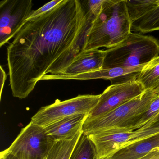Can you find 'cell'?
<instances>
[{"mask_svg": "<svg viewBox=\"0 0 159 159\" xmlns=\"http://www.w3.org/2000/svg\"><path fill=\"white\" fill-rule=\"evenodd\" d=\"M93 20L86 1L61 0L26 21L7 48L13 96L26 98L43 76L64 74L83 51Z\"/></svg>", "mask_w": 159, "mask_h": 159, "instance_id": "6da1fadb", "label": "cell"}, {"mask_svg": "<svg viewBox=\"0 0 159 159\" xmlns=\"http://www.w3.org/2000/svg\"><path fill=\"white\" fill-rule=\"evenodd\" d=\"M131 30L125 0H104L101 12L86 34L83 51L115 47L127 38Z\"/></svg>", "mask_w": 159, "mask_h": 159, "instance_id": "7a4b0ae2", "label": "cell"}, {"mask_svg": "<svg viewBox=\"0 0 159 159\" xmlns=\"http://www.w3.org/2000/svg\"><path fill=\"white\" fill-rule=\"evenodd\" d=\"M103 69L144 66L159 56V41L132 32L120 44L107 49Z\"/></svg>", "mask_w": 159, "mask_h": 159, "instance_id": "3957f363", "label": "cell"}, {"mask_svg": "<svg viewBox=\"0 0 159 159\" xmlns=\"http://www.w3.org/2000/svg\"><path fill=\"white\" fill-rule=\"evenodd\" d=\"M159 95L157 90H146L142 94L105 115L86 119L83 125V133L88 135L114 128L124 129L129 121L146 111Z\"/></svg>", "mask_w": 159, "mask_h": 159, "instance_id": "277c9868", "label": "cell"}, {"mask_svg": "<svg viewBox=\"0 0 159 159\" xmlns=\"http://www.w3.org/2000/svg\"><path fill=\"white\" fill-rule=\"evenodd\" d=\"M99 95H80L64 101L56 100L52 105L42 107L31 121L44 127L66 117L77 114H89L99 101Z\"/></svg>", "mask_w": 159, "mask_h": 159, "instance_id": "5b68a950", "label": "cell"}, {"mask_svg": "<svg viewBox=\"0 0 159 159\" xmlns=\"http://www.w3.org/2000/svg\"><path fill=\"white\" fill-rule=\"evenodd\" d=\"M54 141L43 127L30 121L5 150L18 159H45Z\"/></svg>", "mask_w": 159, "mask_h": 159, "instance_id": "8992f818", "label": "cell"}, {"mask_svg": "<svg viewBox=\"0 0 159 159\" xmlns=\"http://www.w3.org/2000/svg\"><path fill=\"white\" fill-rule=\"evenodd\" d=\"M159 133V129L153 128H114L86 135L94 146L97 159H104L128 144Z\"/></svg>", "mask_w": 159, "mask_h": 159, "instance_id": "52a82bcc", "label": "cell"}, {"mask_svg": "<svg viewBox=\"0 0 159 159\" xmlns=\"http://www.w3.org/2000/svg\"><path fill=\"white\" fill-rule=\"evenodd\" d=\"M31 0H3L0 2V47L14 38L32 12Z\"/></svg>", "mask_w": 159, "mask_h": 159, "instance_id": "ba28073f", "label": "cell"}, {"mask_svg": "<svg viewBox=\"0 0 159 159\" xmlns=\"http://www.w3.org/2000/svg\"><path fill=\"white\" fill-rule=\"evenodd\" d=\"M146 91L137 80L111 84L100 94L98 103L89 113L87 120L105 115L140 95Z\"/></svg>", "mask_w": 159, "mask_h": 159, "instance_id": "9c48e42d", "label": "cell"}, {"mask_svg": "<svg viewBox=\"0 0 159 159\" xmlns=\"http://www.w3.org/2000/svg\"><path fill=\"white\" fill-rule=\"evenodd\" d=\"M106 50L83 51L74 58L66 72L60 75L71 76L97 71L103 69Z\"/></svg>", "mask_w": 159, "mask_h": 159, "instance_id": "30bf717a", "label": "cell"}, {"mask_svg": "<svg viewBox=\"0 0 159 159\" xmlns=\"http://www.w3.org/2000/svg\"><path fill=\"white\" fill-rule=\"evenodd\" d=\"M146 65L132 67H115L102 69L100 70L89 73H84L75 76H68L63 75H52L48 74L43 76L41 80H87L104 79L112 82L121 77L130 74H139Z\"/></svg>", "mask_w": 159, "mask_h": 159, "instance_id": "8fae6325", "label": "cell"}, {"mask_svg": "<svg viewBox=\"0 0 159 159\" xmlns=\"http://www.w3.org/2000/svg\"><path fill=\"white\" fill-rule=\"evenodd\" d=\"M88 115V114L71 115L43 128L46 134L55 141L70 139L82 131L83 125Z\"/></svg>", "mask_w": 159, "mask_h": 159, "instance_id": "7c38bea8", "label": "cell"}, {"mask_svg": "<svg viewBox=\"0 0 159 159\" xmlns=\"http://www.w3.org/2000/svg\"><path fill=\"white\" fill-rule=\"evenodd\" d=\"M157 148L159 133L128 144L104 159H140Z\"/></svg>", "mask_w": 159, "mask_h": 159, "instance_id": "4fadbf2b", "label": "cell"}, {"mask_svg": "<svg viewBox=\"0 0 159 159\" xmlns=\"http://www.w3.org/2000/svg\"><path fill=\"white\" fill-rule=\"evenodd\" d=\"M82 133L83 130L70 139L54 140L45 159H70Z\"/></svg>", "mask_w": 159, "mask_h": 159, "instance_id": "5bb4252c", "label": "cell"}, {"mask_svg": "<svg viewBox=\"0 0 159 159\" xmlns=\"http://www.w3.org/2000/svg\"><path fill=\"white\" fill-rule=\"evenodd\" d=\"M145 90H155L159 86V56L149 62L137 77Z\"/></svg>", "mask_w": 159, "mask_h": 159, "instance_id": "9a60e30c", "label": "cell"}, {"mask_svg": "<svg viewBox=\"0 0 159 159\" xmlns=\"http://www.w3.org/2000/svg\"><path fill=\"white\" fill-rule=\"evenodd\" d=\"M125 1L132 25L159 5V0H125Z\"/></svg>", "mask_w": 159, "mask_h": 159, "instance_id": "2e32d148", "label": "cell"}, {"mask_svg": "<svg viewBox=\"0 0 159 159\" xmlns=\"http://www.w3.org/2000/svg\"><path fill=\"white\" fill-rule=\"evenodd\" d=\"M159 113V95L152 101L146 111L128 122L124 129L128 130H137L142 128Z\"/></svg>", "mask_w": 159, "mask_h": 159, "instance_id": "e0dca14e", "label": "cell"}, {"mask_svg": "<svg viewBox=\"0 0 159 159\" xmlns=\"http://www.w3.org/2000/svg\"><path fill=\"white\" fill-rule=\"evenodd\" d=\"M132 30L146 33L159 30V5L132 25Z\"/></svg>", "mask_w": 159, "mask_h": 159, "instance_id": "ac0fdd59", "label": "cell"}, {"mask_svg": "<svg viewBox=\"0 0 159 159\" xmlns=\"http://www.w3.org/2000/svg\"><path fill=\"white\" fill-rule=\"evenodd\" d=\"M70 159H98L94 146L88 136L82 134Z\"/></svg>", "mask_w": 159, "mask_h": 159, "instance_id": "d6986e66", "label": "cell"}, {"mask_svg": "<svg viewBox=\"0 0 159 159\" xmlns=\"http://www.w3.org/2000/svg\"><path fill=\"white\" fill-rule=\"evenodd\" d=\"M104 2V0L86 1L87 11L93 17L94 19H95L101 12Z\"/></svg>", "mask_w": 159, "mask_h": 159, "instance_id": "ffe728a7", "label": "cell"}, {"mask_svg": "<svg viewBox=\"0 0 159 159\" xmlns=\"http://www.w3.org/2000/svg\"><path fill=\"white\" fill-rule=\"evenodd\" d=\"M61 0L52 1L48 2L45 5H43L41 8H39V9L36 10V11H33L30 15V16L28 19L26 21L33 19V18H36V17H39L42 15L47 12L53 9L54 7L57 6L61 2Z\"/></svg>", "mask_w": 159, "mask_h": 159, "instance_id": "44dd1931", "label": "cell"}, {"mask_svg": "<svg viewBox=\"0 0 159 159\" xmlns=\"http://www.w3.org/2000/svg\"><path fill=\"white\" fill-rule=\"evenodd\" d=\"M153 128V129H159V113L149 122L146 125L143 126L142 128Z\"/></svg>", "mask_w": 159, "mask_h": 159, "instance_id": "7402d4cb", "label": "cell"}, {"mask_svg": "<svg viewBox=\"0 0 159 159\" xmlns=\"http://www.w3.org/2000/svg\"><path fill=\"white\" fill-rule=\"evenodd\" d=\"M140 159H159V148L153 149Z\"/></svg>", "mask_w": 159, "mask_h": 159, "instance_id": "603a6c76", "label": "cell"}, {"mask_svg": "<svg viewBox=\"0 0 159 159\" xmlns=\"http://www.w3.org/2000/svg\"><path fill=\"white\" fill-rule=\"evenodd\" d=\"M0 69H1V95H2L3 88L4 87V84L7 79V75L2 68V66H0Z\"/></svg>", "mask_w": 159, "mask_h": 159, "instance_id": "cb8c5ba5", "label": "cell"}, {"mask_svg": "<svg viewBox=\"0 0 159 159\" xmlns=\"http://www.w3.org/2000/svg\"><path fill=\"white\" fill-rule=\"evenodd\" d=\"M0 159H18L14 156L9 152H7L6 150L3 151L1 152Z\"/></svg>", "mask_w": 159, "mask_h": 159, "instance_id": "d4e9b609", "label": "cell"}, {"mask_svg": "<svg viewBox=\"0 0 159 159\" xmlns=\"http://www.w3.org/2000/svg\"><path fill=\"white\" fill-rule=\"evenodd\" d=\"M155 90H157V91H159V87H158V88H156V89H155Z\"/></svg>", "mask_w": 159, "mask_h": 159, "instance_id": "484cf974", "label": "cell"}]
</instances>
